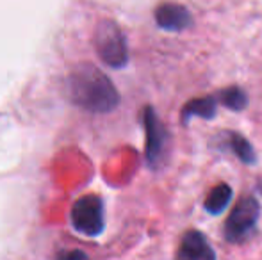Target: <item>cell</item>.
Masks as SVG:
<instances>
[{"instance_id":"1","label":"cell","mask_w":262,"mask_h":260,"mask_svg":"<svg viewBox=\"0 0 262 260\" xmlns=\"http://www.w3.org/2000/svg\"><path fill=\"white\" fill-rule=\"evenodd\" d=\"M68 97L79 107L91 112H109L120 102L113 82L98 68L82 64L70 73Z\"/></svg>"},{"instance_id":"2","label":"cell","mask_w":262,"mask_h":260,"mask_svg":"<svg viewBox=\"0 0 262 260\" xmlns=\"http://www.w3.org/2000/svg\"><path fill=\"white\" fill-rule=\"evenodd\" d=\"M95 49L100 59L113 68H121L128 59L127 41L114 21L104 20L95 32Z\"/></svg>"},{"instance_id":"3","label":"cell","mask_w":262,"mask_h":260,"mask_svg":"<svg viewBox=\"0 0 262 260\" xmlns=\"http://www.w3.org/2000/svg\"><path fill=\"white\" fill-rule=\"evenodd\" d=\"M73 228L79 233L95 237L104 230V205L98 196L88 195L73 203L70 214Z\"/></svg>"},{"instance_id":"4","label":"cell","mask_w":262,"mask_h":260,"mask_svg":"<svg viewBox=\"0 0 262 260\" xmlns=\"http://www.w3.org/2000/svg\"><path fill=\"white\" fill-rule=\"evenodd\" d=\"M259 218V205L253 198H243L234 208L225 225V235L228 241H239L255 226Z\"/></svg>"},{"instance_id":"5","label":"cell","mask_w":262,"mask_h":260,"mask_svg":"<svg viewBox=\"0 0 262 260\" xmlns=\"http://www.w3.org/2000/svg\"><path fill=\"white\" fill-rule=\"evenodd\" d=\"M145 129H146V159L148 162L156 164L164 148L166 132L162 129L161 122L157 120L156 112L152 107H146L145 111Z\"/></svg>"},{"instance_id":"6","label":"cell","mask_w":262,"mask_h":260,"mask_svg":"<svg viewBox=\"0 0 262 260\" xmlns=\"http://www.w3.org/2000/svg\"><path fill=\"white\" fill-rule=\"evenodd\" d=\"M179 260H216L202 233L187 232L179 250Z\"/></svg>"},{"instance_id":"7","label":"cell","mask_w":262,"mask_h":260,"mask_svg":"<svg viewBox=\"0 0 262 260\" xmlns=\"http://www.w3.org/2000/svg\"><path fill=\"white\" fill-rule=\"evenodd\" d=\"M156 20L159 27L166 29V31H182L191 23V14L182 6L164 4L156 11Z\"/></svg>"},{"instance_id":"8","label":"cell","mask_w":262,"mask_h":260,"mask_svg":"<svg viewBox=\"0 0 262 260\" xmlns=\"http://www.w3.org/2000/svg\"><path fill=\"white\" fill-rule=\"evenodd\" d=\"M230 198H232V189L227 184H220L209 193L207 201H205V208H207L210 214H220L228 205Z\"/></svg>"},{"instance_id":"9","label":"cell","mask_w":262,"mask_h":260,"mask_svg":"<svg viewBox=\"0 0 262 260\" xmlns=\"http://www.w3.org/2000/svg\"><path fill=\"white\" fill-rule=\"evenodd\" d=\"M214 111H216V100L214 98H200V100H193L187 104L184 109V118H191V116H202V118H212Z\"/></svg>"},{"instance_id":"10","label":"cell","mask_w":262,"mask_h":260,"mask_svg":"<svg viewBox=\"0 0 262 260\" xmlns=\"http://www.w3.org/2000/svg\"><path fill=\"white\" fill-rule=\"evenodd\" d=\"M220 98H221V104L230 109H235V111H239V109H243L246 105L245 93L241 89H237V87H230V89L223 91L220 94Z\"/></svg>"},{"instance_id":"11","label":"cell","mask_w":262,"mask_h":260,"mask_svg":"<svg viewBox=\"0 0 262 260\" xmlns=\"http://www.w3.org/2000/svg\"><path fill=\"white\" fill-rule=\"evenodd\" d=\"M230 145L239 159L245 160V162H253V150L246 139H243L241 135H232Z\"/></svg>"},{"instance_id":"12","label":"cell","mask_w":262,"mask_h":260,"mask_svg":"<svg viewBox=\"0 0 262 260\" xmlns=\"http://www.w3.org/2000/svg\"><path fill=\"white\" fill-rule=\"evenodd\" d=\"M55 260H86V255L79 250H70V251H61L55 257Z\"/></svg>"}]
</instances>
